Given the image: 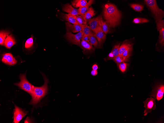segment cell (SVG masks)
<instances>
[{
	"label": "cell",
	"instance_id": "7c38bea8",
	"mask_svg": "<svg viewBox=\"0 0 164 123\" xmlns=\"http://www.w3.org/2000/svg\"><path fill=\"white\" fill-rule=\"evenodd\" d=\"M102 17V16L101 15H100L96 17L91 19L88 21L89 26L93 32L96 30L100 26L98 22Z\"/></svg>",
	"mask_w": 164,
	"mask_h": 123
},
{
	"label": "cell",
	"instance_id": "3957f363",
	"mask_svg": "<svg viewBox=\"0 0 164 123\" xmlns=\"http://www.w3.org/2000/svg\"><path fill=\"white\" fill-rule=\"evenodd\" d=\"M144 1L153 14L156 22L162 20L164 17V12L159 7L156 0H145Z\"/></svg>",
	"mask_w": 164,
	"mask_h": 123
},
{
	"label": "cell",
	"instance_id": "9a60e30c",
	"mask_svg": "<svg viewBox=\"0 0 164 123\" xmlns=\"http://www.w3.org/2000/svg\"><path fill=\"white\" fill-rule=\"evenodd\" d=\"M62 10L63 11L72 15H79L78 9L73 8L69 3L64 5L62 8Z\"/></svg>",
	"mask_w": 164,
	"mask_h": 123
},
{
	"label": "cell",
	"instance_id": "1f68e13d",
	"mask_svg": "<svg viewBox=\"0 0 164 123\" xmlns=\"http://www.w3.org/2000/svg\"><path fill=\"white\" fill-rule=\"evenodd\" d=\"M33 36L27 39L26 41L25 44V47L27 49L30 48L33 44Z\"/></svg>",
	"mask_w": 164,
	"mask_h": 123
},
{
	"label": "cell",
	"instance_id": "5bb4252c",
	"mask_svg": "<svg viewBox=\"0 0 164 123\" xmlns=\"http://www.w3.org/2000/svg\"><path fill=\"white\" fill-rule=\"evenodd\" d=\"M66 29H67L73 33L79 32L82 30V25L81 26L66 22Z\"/></svg>",
	"mask_w": 164,
	"mask_h": 123
},
{
	"label": "cell",
	"instance_id": "e0dca14e",
	"mask_svg": "<svg viewBox=\"0 0 164 123\" xmlns=\"http://www.w3.org/2000/svg\"><path fill=\"white\" fill-rule=\"evenodd\" d=\"M120 44L115 45L113 47L111 52L108 55V59L111 60L113 59L119 55V51Z\"/></svg>",
	"mask_w": 164,
	"mask_h": 123
},
{
	"label": "cell",
	"instance_id": "8d00e7d4",
	"mask_svg": "<svg viewBox=\"0 0 164 123\" xmlns=\"http://www.w3.org/2000/svg\"><path fill=\"white\" fill-rule=\"evenodd\" d=\"M98 68V65L96 64L94 65L92 67V69L93 70H97Z\"/></svg>",
	"mask_w": 164,
	"mask_h": 123
},
{
	"label": "cell",
	"instance_id": "ffe728a7",
	"mask_svg": "<svg viewBox=\"0 0 164 123\" xmlns=\"http://www.w3.org/2000/svg\"><path fill=\"white\" fill-rule=\"evenodd\" d=\"M94 0H90L87 2V4L85 6L79 8L78 9L79 15H82L83 14L87 11L89 7L93 4L94 2Z\"/></svg>",
	"mask_w": 164,
	"mask_h": 123
},
{
	"label": "cell",
	"instance_id": "6da1fadb",
	"mask_svg": "<svg viewBox=\"0 0 164 123\" xmlns=\"http://www.w3.org/2000/svg\"><path fill=\"white\" fill-rule=\"evenodd\" d=\"M103 14L105 21L109 27H114L120 24L122 14L114 4L109 3L105 4Z\"/></svg>",
	"mask_w": 164,
	"mask_h": 123
},
{
	"label": "cell",
	"instance_id": "44dd1931",
	"mask_svg": "<svg viewBox=\"0 0 164 123\" xmlns=\"http://www.w3.org/2000/svg\"><path fill=\"white\" fill-rule=\"evenodd\" d=\"M90 42L95 48H100L101 46L95 37L94 32L88 36Z\"/></svg>",
	"mask_w": 164,
	"mask_h": 123
},
{
	"label": "cell",
	"instance_id": "7402d4cb",
	"mask_svg": "<svg viewBox=\"0 0 164 123\" xmlns=\"http://www.w3.org/2000/svg\"><path fill=\"white\" fill-rule=\"evenodd\" d=\"M98 23L104 33L106 34L109 31V27L105 21L103 20L102 17L100 19Z\"/></svg>",
	"mask_w": 164,
	"mask_h": 123
},
{
	"label": "cell",
	"instance_id": "52a82bcc",
	"mask_svg": "<svg viewBox=\"0 0 164 123\" xmlns=\"http://www.w3.org/2000/svg\"><path fill=\"white\" fill-rule=\"evenodd\" d=\"M156 99L150 96L143 102L144 104V107L145 109L144 110V115L146 116L149 113L151 112L152 110H154L156 108Z\"/></svg>",
	"mask_w": 164,
	"mask_h": 123
},
{
	"label": "cell",
	"instance_id": "f1b7e54d",
	"mask_svg": "<svg viewBox=\"0 0 164 123\" xmlns=\"http://www.w3.org/2000/svg\"><path fill=\"white\" fill-rule=\"evenodd\" d=\"M130 6L135 11L141 12L143 9L144 6L139 4L132 3L130 5Z\"/></svg>",
	"mask_w": 164,
	"mask_h": 123
},
{
	"label": "cell",
	"instance_id": "83f0119b",
	"mask_svg": "<svg viewBox=\"0 0 164 123\" xmlns=\"http://www.w3.org/2000/svg\"><path fill=\"white\" fill-rule=\"evenodd\" d=\"M69 14L75 19L80 24L86 25L87 23L84 20L81 15H73L70 14Z\"/></svg>",
	"mask_w": 164,
	"mask_h": 123
},
{
	"label": "cell",
	"instance_id": "ac0fdd59",
	"mask_svg": "<svg viewBox=\"0 0 164 123\" xmlns=\"http://www.w3.org/2000/svg\"><path fill=\"white\" fill-rule=\"evenodd\" d=\"M15 43L16 42L14 37L12 35H11L6 38L4 44L7 48L10 49Z\"/></svg>",
	"mask_w": 164,
	"mask_h": 123
},
{
	"label": "cell",
	"instance_id": "5b68a950",
	"mask_svg": "<svg viewBox=\"0 0 164 123\" xmlns=\"http://www.w3.org/2000/svg\"><path fill=\"white\" fill-rule=\"evenodd\" d=\"M83 35V32L82 30L76 34H74L70 31L66 29V32L65 37L70 43L80 46L81 40Z\"/></svg>",
	"mask_w": 164,
	"mask_h": 123
},
{
	"label": "cell",
	"instance_id": "30bf717a",
	"mask_svg": "<svg viewBox=\"0 0 164 123\" xmlns=\"http://www.w3.org/2000/svg\"><path fill=\"white\" fill-rule=\"evenodd\" d=\"M94 33L95 37L97 40L101 47L106 39V35L104 33L100 26Z\"/></svg>",
	"mask_w": 164,
	"mask_h": 123
},
{
	"label": "cell",
	"instance_id": "d4e9b609",
	"mask_svg": "<svg viewBox=\"0 0 164 123\" xmlns=\"http://www.w3.org/2000/svg\"><path fill=\"white\" fill-rule=\"evenodd\" d=\"M131 46H132V44L127 42H125L123 43L120 46L119 51V55H122L125 50Z\"/></svg>",
	"mask_w": 164,
	"mask_h": 123
},
{
	"label": "cell",
	"instance_id": "2e32d148",
	"mask_svg": "<svg viewBox=\"0 0 164 123\" xmlns=\"http://www.w3.org/2000/svg\"><path fill=\"white\" fill-rule=\"evenodd\" d=\"M95 14V12L93 8L91 6L89 7L86 12L83 14L80 15L84 20L86 22H88L89 21Z\"/></svg>",
	"mask_w": 164,
	"mask_h": 123
},
{
	"label": "cell",
	"instance_id": "f546056e",
	"mask_svg": "<svg viewBox=\"0 0 164 123\" xmlns=\"http://www.w3.org/2000/svg\"><path fill=\"white\" fill-rule=\"evenodd\" d=\"M132 48V46L128 48L124 52L122 55L124 57L129 60V58L131 55Z\"/></svg>",
	"mask_w": 164,
	"mask_h": 123
},
{
	"label": "cell",
	"instance_id": "cb8c5ba5",
	"mask_svg": "<svg viewBox=\"0 0 164 123\" xmlns=\"http://www.w3.org/2000/svg\"><path fill=\"white\" fill-rule=\"evenodd\" d=\"M10 32L4 31H1L0 33V44L1 45H3L6 38L8 36Z\"/></svg>",
	"mask_w": 164,
	"mask_h": 123
},
{
	"label": "cell",
	"instance_id": "836d02e7",
	"mask_svg": "<svg viewBox=\"0 0 164 123\" xmlns=\"http://www.w3.org/2000/svg\"><path fill=\"white\" fill-rule=\"evenodd\" d=\"M157 28L158 31L162 28H164V20H162L157 22Z\"/></svg>",
	"mask_w": 164,
	"mask_h": 123
},
{
	"label": "cell",
	"instance_id": "d590c367",
	"mask_svg": "<svg viewBox=\"0 0 164 123\" xmlns=\"http://www.w3.org/2000/svg\"><path fill=\"white\" fill-rule=\"evenodd\" d=\"M98 71L97 70H92L91 71V74L93 76H96L98 74Z\"/></svg>",
	"mask_w": 164,
	"mask_h": 123
},
{
	"label": "cell",
	"instance_id": "e575fe53",
	"mask_svg": "<svg viewBox=\"0 0 164 123\" xmlns=\"http://www.w3.org/2000/svg\"><path fill=\"white\" fill-rule=\"evenodd\" d=\"M81 40L90 42L88 36L83 35L82 37Z\"/></svg>",
	"mask_w": 164,
	"mask_h": 123
},
{
	"label": "cell",
	"instance_id": "484cf974",
	"mask_svg": "<svg viewBox=\"0 0 164 123\" xmlns=\"http://www.w3.org/2000/svg\"><path fill=\"white\" fill-rule=\"evenodd\" d=\"M159 43L162 46L164 45V28L159 30Z\"/></svg>",
	"mask_w": 164,
	"mask_h": 123
},
{
	"label": "cell",
	"instance_id": "ba28073f",
	"mask_svg": "<svg viewBox=\"0 0 164 123\" xmlns=\"http://www.w3.org/2000/svg\"><path fill=\"white\" fill-rule=\"evenodd\" d=\"M15 110L14 115V122L15 123H18L25 117L27 112L14 105Z\"/></svg>",
	"mask_w": 164,
	"mask_h": 123
},
{
	"label": "cell",
	"instance_id": "4316f807",
	"mask_svg": "<svg viewBox=\"0 0 164 123\" xmlns=\"http://www.w3.org/2000/svg\"><path fill=\"white\" fill-rule=\"evenodd\" d=\"M113 60L116 63L118 64L124 62L128 61V60L122 55H119L115 57Z\"/></svg>",
	"mask_w": 164,
	"mask_h": 123
},
{
	"label": "cell",
	"instance_id": "603a6c76",
	"mask_svg": "<svg viewBox=\"0 0 164 123\" xmlns=\"http://www.w3.org/2000/svg\"><path fill=\"white\" fill-rule=\"evenodd\" d=\"M82 27L83 35L88 36L93 32L90 27L87 25H82Z\"/></svg>",
	"mask_w": 164,
	"mask_h": 123
},
{
	"label": "cell",
	"instance_id": "277c9868",
	"mask_svg": "<svg viewBox=\"0 0 164 123\" xmlns=\"http://www.w3.org/2000/svg\"><path fill=\"white\" fill-rule=\"evenodd\" d=\"M19 78L20 82L18 83H14V84L30 95L34 86L27 80L26 74H21L19 76Z\"/></svg>",
	"mask_w": 164,
	"mask_h": 123
},
{
	"label": "cell",
	"instance_id": "4fadbf2b",
	"mask_svg": "<svg viewBox=\"0 0 164 123\" xmlns=\"http://www.w3.org/2000/svg\"><path fill=\"white\" fill-rule=\"evenodd\" d=\"M59 15L60 18L63 20L67 21L68 22L73 24H76L81 26L80 24L74 18L71 16L69 14H65L60 12L59 13Z\"/></svg>",
	"mask_w": 164,
	"mask_h": 123
},
{
	"label": "cell",
	"instance_id": "d6986e66",
	"mask_svg": "<svg viewBox=\"0 0 164 123\" xmlns=\"http://www.w3.org/2000/svg\"><path fill=\"white\" fill-rule=\"evenodd\" d=\"M87 3V1L85 0H74L71 2L72 6L74 7L78 8H81L85 6Z\"/></svg>",
	"mask_w": 164,
	"mask_h": 123
},
{
	"label": "cell",
	"instance_id": "4dcf8cb0",
	"mask_svg": "<svg viewBox=\"0 0 164 123\" xmlns=\"http://www.w3.org/2000/svg\"><path fill=\"white\" fill-rule=\"evenodd\" d=\"M149 22L147 19L144 18H136L134 19L133 22L135 24L143 23Z\"/></svg>",
	"mask_w": 164,
	"mask_h": 123
},
{
	"label": "cell",
	"instance_id": "d6a6232c",
	"mask_svg": "<svg viewBox=\"0 0 164 123\" xmlns=\"http://www.w3.org/2000/svg\"><path fill=\"white\" fill-rule=\"evenodd\" d=\"M128 64L123 62L119 64L118 66L119 69L122 72H124L126 70Z\"/></svg>",
	"mask_w": 164,
	"mask_h": 123
},
{
	"label": "cell",
	"instance_id": "8fae6325",
	"mask_svg": "<svg viewBox=\"0 0 164 123\" xmlns=\"http://www.w3.org/2000/svg\"><path fill=\"white\" fill-rule=\"evenodd\" d=\"M2 61L9 65H13L16 64L17 61L10 53H6L3 55Z\"/></svg>",
	"mask_w": 164,
	"mask_h": 123
},
{
	"label": "cell",
	"instance_id": "7a4b0ae2",
	"mask_svg": "<svg viewBox=\"0 0 164 123\" xmlns=\"http://www.w3.org/2000/svg\"><path fill=\"white\" fill-rule=\"evenodd\" d=\"M44 82V84L40 87L33 86L31 95L32 99L29 104L35 105L37 104L47 94L48 91V80L45 76L42 74Z\"/></svg>",
	"mask_w": 164,
	"mask_h": 123
},
{
	"label": "cell",
	"instance_id": "8992f818",
	"mask_svg": "<svg viewBox=\"0 0 164 123\" xmlns=\"http://www.w3.org/2000/svg\"><path fill=\"white\" fill-rule=\"evenodd\" d=\"M164 93V85L159 84L156 85L152 90L150 96H152L158 101L163 98Z\"/></svg>",
	"mask_w": 164,
	"mask_h": 123
},
{
	"label": "cell",
	"instance_id": "9c48e42d",
	"mask_svg": "<svg viewBox=\"0 0 164 123\" xmlns=\"http://www.w3.org/2000/svg\"><path fill=\"white\" fill-rule=\"evenodd\" d=\"M80 47L83 50L82 52L84 54H90L95 50L93 45L90 42L81 40Z\"/></svg>",
	"mask_w": 164,
	"mask_h": 123
}]
</instances>
